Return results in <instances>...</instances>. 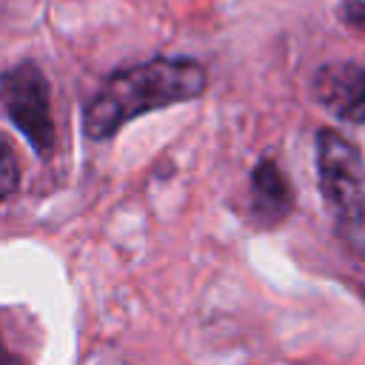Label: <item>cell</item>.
I'll return each instance as SVG.
<instances>
[{"label": "cell", "instance_id": "2", "mask_svg": "<svg viewBox=\"0 0 365 365\" xmlns=\"http://www.w3.org/2000/svg\"><path fill=\"white\" fill-rule=\"evenodd\" d=\"M317 168L322 197L334 211L339 231L351 237V242L359 240L365 234V197L356 148L342 134L322 128L317 134Z\"/></svg>", "mask_w": 365, "mask_h": 365}, {"label": "cell", "instance_id": "5", "mask_svg": "<svg viewBox=\"0 0 365 365\" xmlns=\"http://www.w3.org/2000/svg\"><path fill=\"white\" fill-rule=\"evenodd\" d=\"M251 197H254V214L259 222L271 225V222H279L282 217H288L291 205H294V197H291V188L282 177V171L277 168V163L271 160H262L254 174H251Z\"/></svg>", "mask_w": 365, "mask_h": 365}, {"label": "cell", "instance_id": "4", "mask_svg": "<svg viewBox=\"0 0 365 365\" xmlns=\"http://www.w3.org/2000/svg\"><path fill=\"white\" fill-rule=\"evenodd\" d=\"M317 103L345 123H365V66L334 63L314 77Z\"/></svg>", "mask_w": 365, "mask_h": 365}, {"label": "cell", "instance_id": "7", "mask_svg": "<svg viewBox=\"0 0 365 365\" xmlns=\"http://www.w3.org/2000/svg\"><path fill=\"white\" fill-rule=\"evenodd\" d=\"M342 17L348 26L365 31V0H345L342 3Z\"/></svg>", "mask_w": 365, "mask_h": 365}, {"label": "cell", "instance_id": "3", "mask_svg": "<svg viewBox=\"0 0 365 365\" xmlns=\"http://www.w3.org/2000/svg\"><path fill=\"white\" fill-rule=\"evenodd\" d=\"M0 97L11 123L26 134L31 148L46 157L54 148V120L48 106V83L34 63L9 68L0 80Z\"/></svg>", "mask_w": 365, "mask_h": 365}, {"label": "cell", "instance_id": "8", "mask_svg": "<svg viewBox=\"0 0 365 365\" xmlns=\"http://www.w3.org/2000/svg\"><path fill=\"white\" fill-rule=\"evenodd\" d=\"M0 365H23L9 348H6V342H3V336H0Z\"/></svg>", "mask_w": 365, "mask_h": 365}, {"label": "cell", "instance_id": "6", "mask_svg": "<svg viewBox=\"0 0 365 365\" xmlns=\"http://www.w3.org/2000/svg\"><path fill=\"white\" fill-rule=\"evenodd\" d=\"M17 180H20V165H17L14 148H11V143L0 134V202L17 188Z\"/></svg>", "mask_w": 365, "mask_h": 365}, {"label": "cell", "instance_id": "1", "mask_svg": "<svg viewBox=\"0 0 365 365\" xmlns=\"http://www.w3.org/2000/svg\"><path fill=\"white\" fill-rule=\"evenodd\" d=\"M205 68L185 57H157L140 66H128L111 74L103 88L91 97L83 111V125L88 137H111L131 117L154 108H165L202 94Z\"/></svg>", "mask_w": 365, "mask_h": 365}]
</instances>
